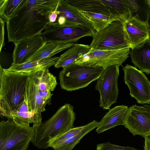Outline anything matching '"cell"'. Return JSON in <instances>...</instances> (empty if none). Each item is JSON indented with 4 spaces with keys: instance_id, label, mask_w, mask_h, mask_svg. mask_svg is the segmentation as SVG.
Listing matches in <instances>:
<instances>
[{
    "instance_id": "obj_1",
    "label": "cell",
    "mask_w": 150,
    "mask_h": 150,
    "mask_svg": "<svg viewBox=\"0 0 150 150\" xmlns=\"http://www.w3.org/2000/svg\"><path fill=\"white\" fill-rule=\"evenodd\" d=\"M59 0H25L19 11L6 22L8 41H19L41 34L50 27L49 17Z\"/></svg>"
},
{
    "instance_id": "obj_2",
    "label": "cell",
    "mask_w": 150,
    "mask_h": 150,
    "mask_svg": "<svg viewBox=\"0 0 150 150\" xmlns=\"http://www.w3.org/2000/svg\"><path fill=\"white\" fill-rule=\"evenodd\" d=\"M75 115L74 106L65 104L39 127L34 129L31 142L40 149L50 147L53 141L74 128Z\"/></svg>"
},
{
    "instance_id": "obj_3",
    "label": "cell",
    "mask_w": 150,
    "mask_h": 150,
    "mask_svg": "<svg viewBox=\"0 0 150 150\" xmlns=\"http://www.w3.org/2000/svg\"><path fill=\"white\" fill-rule=\"evenodd\" d=\"M30 73L13 71L0 66V111L2 116L17 110L24 101Z\"/></svg>"
},
{
    "instance_id": "obj_4",
    "label": "cell",
    "mask_w": 150,
    "mask_h": 150,
    "mask_svg": "<svg viewBox=\"0 0 150 150\" xmlns=\"http://www.w3.org/2000/svg\"><path fill=\"white\" fill-rule=\"evenodd\" d=\"M7 118L0 122V150H27L33 138L34 129Z\"/></svg>"
},
{
    "instance_id": "obj_5",
    "label": "cell",
    "mask_w": 150,
    "mask_h": 150,
    "mask_svg": "<svg viewBox=\"0 0 150 150\" xmlns=\"http://www.w3.org/2000/svg\"><path fill=\"white\" fill-rule=\"evenodd\" d=\"M105 68L82 66L74 62L62 68L59 79L61 88L71 91L88 86L97 79Z\"/></svg>"
},
{
    "instance_id": "obj_6",
    "label": "cell",
    "mask_w": 150,
    "mask_h": 150,
    "mask_svg": "<svg viewBox=\"0 0 150 150\" xmlns=\"http://www.w3.org/2000/svg\"><path fill=\"white\" fill-rule=\"evenodd\" d=\"M92 37L90 46L95 50L130 48L124 30V23L119 21H114L104 29L98 31H95Z\"/></svg>"
},
{
    "instance_id": "obj_7",
    "label": "cell",
    "mask_w": 150,
    "mask_h": 150,
    "mask_svg": "<svg viewBox=\"0 0 150 150\" xmlns=\"http://www.w3.org/2000/svg\"><path fill=\"white\" fill-rule=\"evenodd\" d=\"M119 66L114 65L106 68L97 80L95 88L100 94L99 106L103 109H109L117 102Z\"/></svg>"
},
{
    "instance_id": "obj_8",
    "label": "cell",
    "mask_w": 150,
    "mask_h": 150,
    "mask_svg": "<svg viewBox=\"0 0 150 150\" xmlns=\"http://www.w3.org/2000/svg\"><path fill=\"white\" fill-rule=\"evenodd\" d=\"M130 48L116 50H97L91 48L85 55L74 62L87 66L101 67L105 69L112 65L119 66L126 60Z\"/></svg>"
},
{
    "instance_id": "obj_9",
    "label": "cell",
    "mask_w": 150,
    "mask_h": 150,
    "mask_svg": "<svg viewBox=\"0 0 150 150\" xmlns=\"http://www.w3.org/2000/svg\"><path fill=\"white\" fill-rule=\"evenodd\" d=\"M124 81L137 103L150 104V81L143 72L128 64L122 68Z\"/></svg>"
},
{
    "instance_id": "obj_10",
    "label": "cell",
    "mask_w": 150,
    "mask_h": 150,
    "mask_svg": "<svg viewBox=\"0 0 150 150\" xmlns=\"http://www.w3.org/2000/svg\"><path fill=\"white\" fill-rule=\"evenodd\" d=\"M56 11L57 14V20L51 27L82 26L93 32L95 31L90 21L79 10L67 0H59Z\"/></svg>"
},
{
    "instance_id": "obj_11",
    "label": "cell",
    "mask_w": 150,
    "mask_h": 150,
    "mask_svg": "<svg viewBox=\"0 0 150 150\" xmlns=\"http://www.w3.org/2000/svg\"><path fill=\"white\" fill-rule=\"evenodd\" d=\"M134 136L150 135V111L146 107L134 105L128 108L123 125Z\"/></svg>"
},
{
    "instance_id": "obj_12",
    "label": "cell",
    "mask_w": 150,
    "mask_h": 150,
    "mask_svg": "<svg viewBox=\"0 0 150 150\" xmlns=\"http://www.w3.org/2000/svg\"><path fill=\"white\" fill-rule=\"evenodd\" d=\"M93 32L82 26L50 27L42 33L45 43L54 42L75 44L85 37H92Z\"/></svg>"
},
{
    "instance_id": "obj_13",
    "label": "cell",
    "mask_w": 150,
    "mask_h": 150,
    "mask_svg": "<svg viewBox=\"0 0 150 150\" xmlns=\"http://www.w3.org/2000/svg\"><path fill=\"white\" fill-rule=\"evenodd\" d=\"M42 33L21 40L15 44L12 54V63L21 64L28 61L45 43Z\"/></svg>"
},
{
    "instance_id": "obj_14",
    "label": "cell",
    "mask_w": 150,
    "mask_h": 150,
    "mask_svg": "<svg viewBox=\"0 0 150 150\" xmlns=\"http://www.w3.org/2000/svg\"><path fill=\"white\" fill-rule=\"evenodd\" d=\"M124 27L130 48L148 39L146 22L131 18L124 23Z\"/></svg>"
},
{
    "instance_id": "obj_15",
    "label": "cell",
    "mask_w": 150,
    "mask_h": 150,
    "mask_svg": "<svg viewBox=\"0 0 150 150\" xmlns=\"http://www.w3.org/2000/svg\"><path fill=\"white\" fill-rule=\"evenodd\" d=\"M128 108V106L121 105L109 109L99 122L96 132L100 134L118 125H123Z\"/></svg>"
},
{
    "instance_id": "obj_16",
    "label": "cell",
    "mask_w": 150,
    "mask_h": 150,
    "mask_svg": "<svg viewBox=\"0 0 150 150\" xmlns=\"http://www.w3.org/2000/svg\"><path fill=\"white\" fill-rule=\"evenodd\" d=\"M26 91L29 111L33 113L39 121L42 123L41 113L45 110L46 105L50 104L51 100L45 99L40 96L38 89L30 77V74Z\"/></svg>"
},
{
    "instance_id": "obj_17",
    "label": "cell",
    "mask_w": 150,
    "mask_h": 150,
    "mask_svg": "<svg viewBox=\"0 0 150 150\" xmlns=\"http://www.w3.org/2000/svg\"><path fill=\"white\" fill-rule=\"evenodd\" d=\"M129 54L135 67L143 72L150 74V41L148 39L130 48Z\"/></svg>"
},
{
    "instance_id": "obj_18",
    "label": "cell",
    "mask_w": 150,
    "mask_h": 150,
    "mask_svg": "<svg viewBox=\"0 0 150 150\" xmlns=\"http://www.w3.org/2000/svg\"><path fill=\"white\" fill-rule=\"evenodd\" d=\"M7 118L13 119L18 123L23 125L30 126L33 124L34 129L39 127L42 123L40 122L34 114L29 111L27 91L25 99L17 110L6 114L3 116Z\"/></svg>"
},
{
    "instance_id": "obj_19",
    "label": "cell",
    "mask_w": 150,
    "mask_h": 150,
    "mask_svg": "<svg viewBox=\"0 0 150 150\" xmlns=\"http://www.w3.org/2000/svg\"><path fill=\"white\" fill-rule=\"evenodd\" d=\"M58 58L55 56L34 61H29L21 64L12 63L8 69L11 71L30 73L46 70L54 65Z\"/></svg>"
},
{
    "instance_id": "obj_20",
    "label": "cell",
    "mask_w": 150,
    "mask_h": 150,
    "mask_svg": "<svg viewBox=\"0 0 150 150\" xmlns=\"http://www.w3.org/2000/svg\"><path fill=\"white\" fill-rule=\"evenodd\" d=\"M91 48L88 45L75 43L59 57L54 66L63 68L82 57Z\"/></svg>"
},
{
    "instance_id": "obj_21",
    "label": "cell",
    "mask_w": 150,
    "mask_h": 150,
    "mask_svg": "<svg viewBox=\"0 0 150 150\" xmlns=\"http://www.w3.org/2000/svg\"><path fill=\"white\" fill-rule=\"evenodd\" d=\"M74 44L59 42L45 43L29 59L28 62L52 57L57 53L69 48Z\"/></svg>"
},
{
    "instance_id": "obj_22",
    "label": "cell",
    "mask_w": 150,
    "mask_h": 150,
    "mask_svg": "<svg viewBox=\"0 0 150 150\" xmlns=\"http://www.w3.org/2000/svg\"><path fill=\"white\" fill-rule=\"evenodd\" d=\"M99 122L96 120L84 126L83 128L74 136L63 141L51 144L50 147L54 150H72L86 135L97 128Z\"/></svg>"
},
{
    "instance_id": "obj_23",
    "label": "cell",
    "mask_w": 150,
    "mask_h": 150,
    "mask_svg": "<svg viewBox=\"0 0 150 150\" xmlns=\"http://www.w3.org/2000/svg\"><path fill=\"white\" fill-rule=\"evenodd\" d=\"M30 76L39 91H53L57 84L56 77L49 69L31 73Z\"/></svg>"
},
{
    "instance_id": "obj_24",
    "label": "cell",
    "mask_w": 150,
    "mask_h": 150,
    "mask_svg": "<svg viewBox=\"0 0 150 150\" xmlns=\"http://www.w3.org/2000/svg\"><path fill=\"white\" fill-rule=\"evenodd\" d=\"M67 1L69 4L76 8L80 11L98 13L113 16L102 1L100 0H67Z\"/></svg>"
},
{
    "instance_id": "obj_25",
    "label": "cell",
    "mask_w": 150,
    "mask_h": 150,
    "mask_svg": "<svg viewBox=\"0 0 150 150\" xmlns=\"http://www.w3.org/2000/svg\"><path fill=\"white\" fill-rule=\"evenodd\" d=\"M101 1L117 21L124 23L131 18L126 0Z\"/></svg>"
},
{
    "instance_id": "obj_26",
    "label": "cell",
    "mask_w": 150,
    "mask_h": 150,
    "mask_svg": "<svg viewBox=\"0 0 150 150\" xmlns=\"http://www.w3.org/2000/svg\"><path fill=\"white\" fill-rule=\"evenodd\" d=\"M131 17L146 22L150 0H126Z\"/></svg>"
},
{
    "instance_id": "obj_27",
    "label": "cell",
    "mask_w": 150,
    "mask_h": 150,
    "mask_svg": "<svg viewBox=\"0 0 150 150\" xmlns=\"http://www.w3.org/2000/svg\"><path fill=\"white\" fill-rule=\"evenodd\" d=\"M25 0H0V18L6 22L19 11Z\"/></svg>"
},
{
    "instance_id": "obj_28",
    "label": "cell",
    "mask_w": 150,
    "mask_h": 150,
    "mask_svg": "<svg viewBox=\"0 0 150 150\" xmlns=\"http://www.w3.org/2000/svg\"><path fill=\"white\" fill-rule=\"evenodd\" d=\"M80 11L90 21L94 27L95 31H97L104 29L113 21H117L112 15Z\"/></svg>"
},
{
    "instance_id": "obj_29",
    "label": "cell",
    "mask_w": 150,
    "mask_h": 150,
    "mask_svg": "<svg viewBox=\"0 0 150 150\" xmlns=\"http://www.w3.org/2000/svg\"><path fill=\"white\" fill-rule=\"evenodd\" d=\"M96 149V150H140L132 147L122 146L110 142L98 144Z\"/></svg>"
},
{
    "instance_id": "obj_30",
    "label": "cell",
    "mask_w": 150,
    "mask_h": 150,
    "mask_svg": "<svg viewBox=\"0 0 150 150\" xmlns=\"http://www.w3.org/2000/svg\"><path fill=\"white\" fill-rule=\"evenodd\" d=\"M84 126L74 127L53 141L50 144H55L69 139L77 134L84 127ZM50 147V146H49Z\"/></svg>"
},
{
    "instance_id": "obj_31",
    "label": "cell",
    "mask_w": 150,
    "mask_h": 150,
    "mask_svg": "<svg viewBox=\"0 0 150 150\" xmlns=\"http://www.w3.org/2000/svg\"><path fill=\"white\" fill-rule=\"evenodd\" d=\"M0 51H1L2 48L5 45V21L1 18H0Z\"/></svg>"
},
{
    "instance_id": "obj_32",
    "label": "cell",
    "mask_w": 150,
    "mask_h": 150,
    "mask_svg": "<svg viewBox=\"0 0 150 150\" xmlns=\"http://www.w3.org/2000/svg\"><path fill=\"white\" fill-rule=\"evenodd\" d=\"M144 138V150H150V137L147 136Z\"/></svg>"
},
{
    "instance_id": "obj_33",
    "label": "cell",
    "mask_w": 150,
    "mask_h": 150,
    "mask_svg": "<svg viewBox=\"0 0 150 150\" xmlns=\"http://www.w3.org/2000/svg\"><path fill=\"white\" fill-rule=\"evenodd\" d=\"M146 23L148 35V39L150 41V4L149 7L148 15Z\"/></svg>"
},
{
    "instance_id": "obj_34",
    "label": "cell",
    "mask_w": 150,
    "mask_h": 150,
    "mask_svg": "<svg viewBox=\"0 0 150 150\" xmlns=\"http://www.w3.org/2000/svg\"><path fill=\"white\" fill-rule=\"evenodd\" d=\"M143 106L146 107L147 109H148L150 111V105H146V104H143ZM149 137H150V135L149 136Z\"/></svg>"
}]
</instances>
